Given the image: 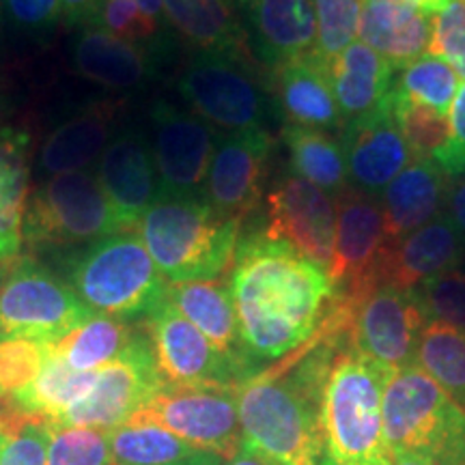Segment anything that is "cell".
<instances>
[{"mask_svg":"<svg viewBox=\"0 0 465 465\" xmlns=\"http://www.w3.org/2000/svg\"><path fill=\"white\" fill-rule=\"evenodd\" d=\"M229 287L243 347L263 371L304 347L334 300L322 265L265 232L237 242Z\"/></svg>","mask_w":465,"mask_h":465,"instance_id":"1","label":"cell"},{"mask_svg":"<svg viewBox=\"0 0 465 465\" xmlns=\"http://www.w3.org/2000/svg\"><path fill=\"white\" fill-rule=\"evenodd\" d=\"M349 336L322 323L304 347L237 386L242 444L272 465H330L319 401Z\"/></svg>","mask_w":465,"mask_h":465,"instance_id":"2","label":"cell"},{"mask_svg":"<svg viewBox=\"0 0 465 465\" xmlns=\"http://www.w3.org/2000/svg\"><path fill=\"white\" fill-rule=\"evenodd\" d=\"M56 274L95 315L136 322L166 300L168 282L141 235L114 232L86 246L52 254Z\"/></svg>","mask_w":465,"mask_h":465,"instance_id":"3","label":"cell"},{"mask_svg":"<svg viewBox=\"0 0 465 465\" xmlns=\"http://www.w3.org/2000/svg\"><path fill=\"white\" fill-rule=\"evenodd\" d=\"M386 375L351 345L336 353L319 401L330 465H392L381 414Z\"/></svg>","mask_w":465,"mask_h":465,"instance_id":"4","label":"cell"},{"mask_svg":"<svg viewBox=\"0 0 465 465\" xmlns=\"http://www.w3.org/2000/svg\"><path fill=\"white\" fill-rule=\"evenodd\" d=\"M138 235L168 284L213 281L229 270L240 242V223L205 201L158 199L138 223Z\"/></svg>","mask_w":465,"mask_h":465,"instance_id":"5","label":"cell"},{"mask_svg":"<svg viewBox=\"0 0 465 465\" xmlns=\"http://www.w3.org/2000/svg\"><path fill=\"white\" fill-rule=\"evenodd\" d=\"M381 414L392 459L465 465V411L418 364L388 371Z\"/></svg>","mask_w":465,"mask_h":465,"instance_id":"6","label":"cell"},{"mask_svg":"<svg viewBox=\"0 0 465 465\" xmlns=\"http://www.w3.org/2000/svg\"><path fill=\"white\" fill-rule=\"evenodd\" d=\"M182 100L205 124L224 134L265 130L276 114L270 83L252 56L194 52L177 78Z\"/></svg>","mask_w":465,"mask_h":465,"instance_id":"7","label":"cell"},{"mask_svg":"<svg viewBox=\"0 0 465 465\" xmlns=\"http://www.w3.org/2000/svg\"><path fill=\"white\" fill-rule=\"evenodd\" d=\"M121 232L106 192L93 171L54 174L28 194L25 242L58 254Z\"/></svg>","mask_w":465,"mask_h":465,"instance_id":"8","label":"cell"},{"mask_svg":"<svg viewBox=\"0 0 465 465\" xmlns=\"http://www.w3.org/2000/svg\"><path fill=\"white\" fill-rule=\"evenodd\" d=\"M95 315L56 272L17 257L0 282V341L58 342Z\"/></svg>","mask_w":465,"mask_h":465,"instance_id":"9","label":"cell"},{"mask_svg":"<svg viewBox=\"0 0 465 465\" xmlns=\"http://www.w3.org/2000/svg\"><path fill=\"white\" fill-rule=\"evenodd\" d=\"M127 422L155 424L192 449L229 459L242 446L237 388L164 383Z\"/></svg>","mask_w":465,"mask_h":465,"instance_id":"10","label":"cell"},{"mask_svg":"<svg viewBox=\"0 0 465 465\" xmlns=\"http://www.w3.org/2000/svg\"><path fill=\"white\" fill-rule=\"evenodd\" d=\"M162 386L164 380L155 364L153 347L141 328L119 358L97 371L91 392L69 407L58 424L113 431L130 420Z\"/></svg>","mask_w":465,"mask_h":465,"instance_id":"11","label":"cell"},{"mask_svg":"<svg viewBox=\"0 0 465 465\" xmlns=\"http://www.w3.org/2000/svg\"><path fill=\"white\" fill-rule=\"evenodd\" d=\"M424 325L414 291L377 284L353 302L349 345L381 369L397 371L416 362Z\"/></svg>","mask_w":465,"mask_h":465,"instance_id":"12","label":"cell"},{"mask_svg":"<svg viewBox=\"0 0 465 465\" xmlns=\"http://www.w3.org/2000/svg\"><path fill=\"white\" fill-rule=\"evenodd\" d=\"M151 149L160 177V199L203 196L218 136L201 116L177 104L155 100L149 106Z\"/></svg>","mask_w":465,"mask_h":465,"instance_id":"13","label":"cell"},{"mask_svg":"<svg viewBox=\"0 0 465 465\" xmlns=\"http://www.w3.org/2000/svg\"><path fill=\"white\" fill-rule=\"evenodd\" d=\"M143 330L153 347L164 383L237 388L252 380L248 371L220 353L168 300L143 319Z\"/></svg>","mask_w":465,"mask_h":465,"instance_id":"14","label":"cell"},{"mask_svg":"<svg viewBox=\"0 0 465 465\" xmlns=\"http://www.w3.org/2000/svg\"><path fill=\"white\" fill-rule=\"evenodd\" d=\"M336 201V243L328 274L336 295L356 302L377 287V265L386 250V220L375 194L347 183Z\"/></svg>","mask_w":465,"mask_h":465,"instance_id":"15","label":"cell"},{"mask_svg":"<svg viewBox=\"0 0 465 465\" xmlns=\"http://www.w3.org/2000/svg\"><path fill=\"white\" fill-rule=\"evenodd\" d=\"M265 237L289 243L295 252L330 270L336 243V201L332 194L295 173L284 174L267 192Z\"/></svg>","mask_w":465,"mask_h":465,"instance_id":"16","label":"cell"},{"mask_svg":"<svg viewBox=\"0 0 465 465\" xmlns=\"http://www.w3.org/2000/svg\"><path fill=\"white\" fill-rule=\"evenodd\" d=\"M121 232L136 229L144 212L160 199V177L151 138L143 125H121L95 164Z\"/></svg>","mask_w":465,"mask_h":465,"instance_id":"17","label":"cell"},{"mask_svg":"<svg viewBox=\"0 0 465 465\" xmlns=\"http://www.w3.org/2000/svg\"><path fill=\"white\" fill-rule=\"evenodd\" d=\"M274 138L254 130L218 138L203 196L220 216L242 223L259 205L270 171Z\"/></svg>","mask_w":465,"mask_h":465,"instance_id":"18","label":"cell"},{"mask_svg":"<svg viewBox=\"0 0 465 465\" xmlns=\"http://www.w3.org/2000/svg\"><path fill=\"white\" fill-rule=\"evenodd\" d=\"M339 141L345 151L347 179L353 188L375 196L414 162L399 130L391 95L375 113L342 125Z\"/></svg>","mask_w":465,"mask_h":465,"instance_id":"19","label":"cell"},{"mask_svg":"<svg viewBox=\"0 0 465 465\" xmlns=\"http://www.w3.org/2000/svg\"><path fill=\"white\" fill-rule=\"evenodd\" d=\"M463 259L465 240L444 209L431 223L386 243L377 265V284L414 291L424 281L459 270Z\"/></svg>","mask_w":465,"mask_h":465,"instance_id":"20","label":"cell"},{"mask_svg":"<svg viewBox=\"0 0 465 465\" xmlns=\"http://www.w3.org/2000/svg\"><path fill=\"white\" fill-rule=\"evenodd\" d=\"M72 65L84 80L104 89L138 93L155 83L162 61L141 45L83 25L75 28L72 39Z\"/></svg>","mask_w":465,"mask_h":465,"instance_id":"21","label":"cell"},{"mask_svg":"<svg viewBox=\"0 0 465 465\" xmlns=\"http://www.w3.org/2000/svg\"><path fill=\"white\" fill-rule=\"evenodd\" d=\"M121 102L86 104L48 134L39 151V171L48 177L89 171L119 130Z\"/></svg>","mask_w":465,"mask_h":465,"instance_id":"22","label":"cell"},{"mask_svg":"<svg viewBox=\"0 0 465 465\" xmlns=\"http://www.w3.org/2000/svg\"><path fill=\"white\" fill-rule=\"evenodd\" d=\"M246 17L254 56L265 67L315 54L317 17L312 0H250Z\"/></svg>","mask_w":465,"mask_h":465,"instance_id":"23","label":"cell"},{"mask_svg":"<svg viewBox=\"0 0 465 465\" xmlns=\"http://www.w3.org/2000/svg\"><path fill=\"white\" fill-rule=\"evenodd\" d=\"M270 89L276 102V114L284 119V125H302L312 130L342 127L328 65L315 54L295 58L272 69Z\"/></svg>","mask_w":465,"mask_h":465,"instance_id":"24","label":"cell"},{"mask_svg":"<svg viewBox=\"0 0 465 465\" xmlns=\"http://www.w3.org/2000/svg\"><path fill=\"white\" fill-rule=\"evenodd\" d=\"M166 300L220 353H224L235 364H240L243 371H248L252 377L263 371L259 364L250 360L246 347H243L240 322H237L235 306H232L229 282L213 278V281L168 284Z\"/></svg>","mask_w":465,"mask_h":465,"instance_id":"25","label":"cell"},{"mask_svg":"<svg viewBox=\"0 0 465 465\" xmlns=\"http://www.w3.org/2000/svg\"><path fill=\"white\" fill-rule=\"evenodd\" d=\"M328 75L345 125L375 113L388 100L397 80V69L364 42H353L330 61Z\"/></svg>","mask_w":465,"mask_h":465,"instance_id":"26","label":"cell"},{"mask_svg":"<svg viewBox=\"0 0 465 465\" xmlns=\"http://www.w3.org/2000/svg\"><path fill=\"white\" fill-rule=\"evenodd\" d=\"M449 177L433 160H414L381 192L388 242L410 235L444 212Z\"/></svg>","mask_w":465,"mask_h":465,"instance_id":"27","label":"cell"},{"mask_svg":"<svg viewBox=\"0 0 465 465\" xmlns=\"http://www.w3.org/2000/svg\"><path fill=\"white\" fill-rule=\"evenodd\" d=\"M360 42L381 54L394 69L427 54L431 44V17L407 0H366L360 22Z\"/></svg>","mask_w":465,"mask_h":465,"instance_id":"28","label":"cell"},{"mask_svg":"<svg viewBox=\"0 0 465 465\" xmlns=\"http://www.w3.org/2000/svg\"><path fill=\"white\" fill-rule=\"evenodd\" d=\"M31 136L17 127H0V265H11L25 243Z\"/></svg>","mask_w":465,"mask_h":465,"instance_id":"29","label":"cell"},{"mask_svg":"<svg viewBox=\"0 0 465 465\" xmlns=\"http://www.w3.org/2000/svg\"><path fill=\"white\" fill-rule=\"evenodd\" d=\"M168 25L194 52L250 54L248 33L224 0H162Z\"/></svg>","mask_w":465,"mask_h":465,"instance_id":"30","label":"cell"},{"mask_svg":"<svg viewBox=\"0 0 465 465\" xmlns=\"http://www.w3.org/2000/svg\"><path fill=\"white\" fill-rule=\"evenodd\" d=\"M95 377L97 371H74L56 356L54 347H52L48 362L37 380L14 397L3 410L20 411V414L58 424L69 407L91 392Z\"/></svg>","mask_w":465,"mask_h":465,"instance_id":"31","label":"cell"},{"mask_svg":"<svg viewBox=\"0 0 465 465\" xmlns=\"http://www.w3.org/2000/svg\"><path fill=\"white\" fill-rule=\"evenodd\" d=\"M281 138L289 151L291 168L298 177L332 196L345 188L349 182L347 162L339 138L330 136L325 130L302 125H284Z\"/></svg>","mask_w":465,"mask_h":465,"instance_id":"32","label":"cell"},{"mask_svg":"<svg viewBox=\"0 0 465 465\" xmlns=\"http://www.w3.org/2000/svg\"><path fill=\"white\" fill-rule=\"evenodd\" d=\"M138 330L121 319L93 315L89 322L52 342L54 353L74 371H100L125 351Z\"/></svg>","mask_w":465,"mask_h":465,"instance_id":"33","label":"cell"},{"mask_svg":"<svg viewBox=\"0 0 465 465\" xmlns=\"http://www.w3.org/2000/svg\"><path fill=\"white\" fill-rule=\"evenodd\" d=\"M416 362L465 411V332L427 322L418 341Z\"/></svg>","mask_w":465,"mask_h":465,"instance_id":"34","label":"cell"},{"mask_svg":"<svg viewBox=\"0 0 465 465\" xmlns=\"http://www.w3.org/2000/svg\"><path fill=\"white\" fill-rule=\"evenodd\" d=\"M84 25L97 26L116 39L149 50L162 63L171 56L173 33L171 25L160 17L149 15L132 0H102Z\"/></svg>","mask_w":465,"mask_h":465,"instance_id":"35","label":"cell"},{"mask_svg":"<svg viewBox=\"0 0 465 465\" xmlns=\"http://www.w3.org/2000/svg\"><path fill=\"white\" fill-rule=\"evenodd\" d=\"M113 465H174L199 452L155 424L125 422L108 431Z\"/></svg>","mask_w":465,"mask_h":465,"instance_id":"36","label":"cell"},{"mask_svg":"<svg viewBox=\"0 0 465 465\" xmlns=\"http://www.w3.org/2000/svg\"><path fill=\"white\" fill-rule=\"evenodd\" d=\"M399 72V78L394 80V91L403 100L449 114L459 89V78L449 63L427 52Z\"/></svg>","mask_w":465,"mask_h":465,"instance_id":"37","label":"cell"},{"mask_svg":"<svg viewBox=\"0 0 465 465\" xmlns=\"http://www.w3.org/2000/svg\"><path fill=\"white\" fill-rule=\"evenodd\" d=\"M52 424L42 418L3 410L0 414V465H45Z\"/></svg>","mask_w":465,"mask_h":465,"instance_id":"38","label":"cell"},{"mask_svg":"<svg viewBox=\"0 0 465 465\" xmlns=\"http://www.w3.org/2000/svg\"><path fill=\"white\" fill-rule=\"evenodd\" d=\"M391 102L411 158L433 160V155L449 141V114H441L422 104L407 102L394 89L391 93Z\"/></svg>","mask_w":465,"mask_h":465,"instance_id":"39","label":"cell"},{"mask_svg":"<svg viewBox=\"0 0 465 465\" xmlns=\"http://www.w3.org/2000/svg\"><path fill=\"white\" fill-rule=\"evenodd\" d=\"M364 3L366 0H312L317 17L315 56L325 65L356 42Z\"/></svg>","mask_w":465,"mask_h":465,"instance_id":"40","label":"cell"},{"mask_svg":"<svg viewBox=\"0 0 465 465\" xmlns=\"http://www.w3.org/2000/svg\"><path fill=\"white\" fill-rule=\"evenodd\" d=\"M52 353V342L31 339L0 341V405L7 407L14 397L37 380Z\"/></svg>","mask_w":465,"mask_h":465,"instance_id":"41","label":"cell"},{"mask_svg":"<svg viewBox=\"0 0 465 465\" xmlns=\"http://www.w3.org/2000/svg\"><path fill=\"white\" fill-rule=\"evenodd\" d=\"M45 465H113L108 431L52 424Z\"/></svg>","mask_w":465,"mask_h":465,"instance_id":"42","label":"cell"},{"mask_svg":"<svg viewBox=\"0 0 465 465\" xmlns=\"http://www.w3.org/2000/svg\"><path fill=\"white\" fill-rule=\"evenodd\" d=\"M427 322H440L465 332V272L452 270L414 289Z\"/></svg>","mask_w":465,"mask_h":465,"instance_id":"43","label":"cell"},{"mask_svg":"<svg viewBox=\"0 0 465 465\" xmlns=\"http://www.w3.org/2000/svg\"><path fill=\"white\" fill-rule=\"evenodd\" d=\"M3 17L7 35L45 42L61 22L58 0H3Z\"/></svg>","mask_w":465,"mask_h":465,"instance_id":"44","label":"cell"},{"mask_svg":"<svg viewBox=\"0 0 465 465\" xmlns=\"http://www.w3.org/2000/svg\"><path fill=\"white\" fill-rule=\"evenodd\" d=\"M429 50V54L449 63L457 78L465 80V0H452L431 17Z\"/></svg>","mask_w":465,"mask_h":465,"instance_id":"45","label":"cell"},{"mask_svg":"<svg viewBox=\"0 0 465 465\" xmlns=\"http://www.w3.org/2000/svg\"><path fill=\"white\" fill-rule=\"evenodd\" d=\"M449 141L433 155V162L444 171L446 177L465 174V83L457 89L449 113Z\"/></svg>","mask_w":465,"mask_h":465,"instance_id":"46","label":"cell"},{"mask_svg":"<svg viewBox=\"0 0 465 465\" xmlns=\"http://www.w3.org/2000/svg\"><path fill=\"white\" fill-rule=\"evenodd\" d=\"M446 213L457 224L459 232L465 240V174L459 177H449V185H446Z\"/></svg>","mask_w":465,"mask_h":465,"instance_id":"47","label":"cell"},{"mask_svg":"<svg viewBox=\"0 0 465 465\" xmlns=\"http://www.w3.org/2000/svg\"><path fill=\"white\" fill-rule=\"evenodd\" d=\"M100 3L102 0H58V5H61V25L72 28L83 26Z\"/></svg>","mask_w":465,"mask_h":465,"instance_id":"48","label":"cell"},{"mask_svg":"<svg viewBox=\"0 0 465 465\" xmlns=\"http://www.w3.org/2000/svg\"><path fill=\"white\" fill-rule=\"evenodd\" d=\"M223 465H272V463H267L263 457L257 455V452H252L242 444L240 449L232 452L229 459H224Z\"/></svg>","mask_w":465,"mask_h":465,"instance_id":"49","label":"cell"},{"mask_svg":"<svg viewBox=\"0 0 465 465\" xmlns=\"http://www.w3.org/2000/svg\"><path fill=\"white\" fill-rule=\"evenodd\" d=\"M407 3L420 11V14L433 17V15H438L441 9L449 7L452 0H407Z\"/></svg>","mask_w":465,"mask_h":465,"instance_id":"50","label":"cell"},{"mask_svg":"<svg viewBox=\"0 0 465 465\" xmlns=\"http://www.w3.org/2000/svg\"><path fill=\"white\" fill-rule=\"evenodd\" d=\"M223 461H224V459L218 457V455H213V452L199 450V452H194V455H192V457L183 459V461H179V463H174V465H223Z\"/></svg>","mask_w":465,"mask_h":465,"instance_id":"51","label":"cell"},{"mask_svg":"<svg viewBox=\"0 0 465 465\" xmlns=\"http://www.w3.org/2000/svg\"><path fill=\"white\" fill-rule=\"evenodd\" d=\"M132 3H136L138 7H141L143 11H147L149 15L160 17V20H166L164 3H162V0H132ZM166 22H168V20H166Z\"/></svg>","mask_w":465,"mask_h":465,"instance_id":"52","label":"cell"},{"mask_svg":"<svg viewBox=\"0 0 465 465\" xmlns=\"http://www.w3.org/2000/svg\"><path fill=\"white\" fill-rule=\"evenodd\" d=\"M5 45H7V28H5V17H3V5H0V58H3Z\"/></svg>","mask_w":465,"mask_h":465,"instance_id":"53","label":"cell"},{"mask_svg":"<svg viewBox=\"0 0 465 465\" xmlns=\"http://www.w3.org/2000/svg\"><path fill=\"white\" fill-rule=\"evenodd\" d=\"M226 5H229V7L235 11H243V14H246V9H248V5H250V0H224Z\"/></svg>","mask_w":465,"mask_h":465,"instance_id":"54","label":"cell"},{"mask_svg":"<svg viewBox=\"0 0 465 465\" xmlns=\"http://www.w3.org/2000/svg\"><path fill=\"white\" fill-rule=\"evenodd\" d=\"M392 465H427V463L414 461V459H403V457H397V459H392Z\"/></svg>","mask_w":465,"mask_h":465,"instance_id":"55","label":"cell"},{"mask_svg":"<svg viewBox=\"0 0 465 465\" xmlns=\"http://www.w3.org/2000/svg\"><path fill=\"white\" fill-rule=\"evenodd\" d=\"M9 265H0V282H3V276H5V270H7Z\"/></svg>","mask_w":465,"mask_h":465,"instance_id":"56","label":"cell"},{"mask_svg":"<svg viewBox=\"0 0 465 465\" xmlns=\"http://www.w3.org/2000/svg\"><path fill=\"white\" fill-rule=\"evenodd\" d=\"M0 414H3V405H0Z\"/></svg>","mask_w":465,"mask_h":465,"instance_id":"57","label":"cell"},{"mask_svg":"<svg viewBox=\"0 0 465 465\" xmlns=\"http://www.w3.org/2000/svg\"><path fill=\"white\" fill-rule=\"evenodd\" d=\"M0 3H3V0H0Z\"/></svg>","mask_w":465,"mask_h":465,"instance_id":"58","label":"cell"}]
</instances>
